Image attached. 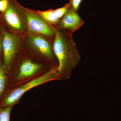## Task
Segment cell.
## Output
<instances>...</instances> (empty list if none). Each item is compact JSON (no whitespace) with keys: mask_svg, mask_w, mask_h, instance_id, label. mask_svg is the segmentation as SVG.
Segmentation results:
<instances>
[{"mask_svg":"<svg viewBox=\"0 0 121 121\" xmlns=\"http://www.w3.org/2000/svg\"><path fill=\"white\" fill-rule=\"evenodd\" d=\"M36 11L46 22L51 25H57L60 21V20L56 16L54 9H49L45 11Z\"/></svg>","mask_w":121,"mask_h":121,"instance_id":"obj_10","label":"cell"},{"mask_svg":"<svg viewBox=\"0 0 121 121\" xmlns=\"http://www.w3.org/2000/svg\"><path fill=\"white\" fill-rule=\"evenodd\" d=\"M2 28L3 66L8 74L15 59L24 49V37Z\"/></svg>","mask_w":121,"mask_h":121,"instance_id":"obj_6","label":"cell"},{"mask_svg":"<svg viewBox=\"0 0 121 121\" xmlns=\"http://www.w3.org/2000/svg\"><path fill=\"white\" fill-rule=\"evenodd\" d=\"M8 88V74L3 66L2 57L0 60V103Z\"/></svg>","mask_w":121,"mask_h":121,"instance_id":"obj_9","label":"cell"},{"mask_svg":"<svg viewBox=\"0 0 121 121\" xmlns=\"http://www.w3.org/2000/svg\"><path fill=\"white\" fill-rule=\"evenodd\" d=\"M2 28L0 26V60L2 57Z\"/></svg>","mask_w":121,"mask_h":121,"instance_id":"obj_15","label":"cell"},{"mask_svg":"<svg viewBox=\"0 0 121 121\" xmlns=\"http://www.w3.org/2000/svg\"><path fill=\"white\" fill-rule=\"evenodd\" d=\"M58 67V65L52 66L41 75L17 86L7 89L0 103V107L17 105L23 95L31 89L51 81L59 80Z\"/></svg>","mask_w":121,"mask_h":121,"instance_id":"obj_3","label":"cell"},{"mask_svg":"<svg viewBox=\"0 0 121 121\" xmlns=\"http://www.w3.org/2000/svg\"><path fill=\"white\" fill-rule=\"evenodd\" d=\"M54 37L43 35L26 36L25 49L37 59L52 65H58L53 50Z\"/></svg>","mask_w":121,"mask_h":121,"instance_id":"obj_4","label":"cell"},{"mask_svg":"<svg viewBox=\"0 0 121 121\" xmlns=\"http://www.w3.org/2000/svg\"><path fill=\"white\" fill-rule=\"evenodd\" d=\"M55 35L53 50L58 64V77L60 80L71 78L73 70L78 65L81 56L73 40L72 34L53 25Z\"/></svg>","mask_w":121,"mask_h":121,"instance_id":"obj_1","label":"cell"},{"mask_svg":"<svg viewBox=\"0 0 121 121\" xmlns=\"http://www.w3.org/2000/svg\"><path fill=\"white\" fill-rule=\"evenodd\" d=\"M71 7V6L70 3L66 4L63 7L55 9V13L58 18L60 20L67 12Z\"/></svg>","mask_w":121,"mask_h":121,"instance_id":"obj_12","label":"cell"},{"mask_svg":"<svg viewBox=\"0 0 121 121\" xmlns=\"http://www.w3.org/2000/svg\"><path fill=\"white\" fill-rule=\"evenodd\" d=\"M8 0H0V12H4L8 5Z\"/></svg>","mask_w":121,"mask_h":121,"instance_id":"obj_14","label":"cell"},{"mask_svg":"<svg viewBox=\"0 0 121 121\" xmlns=\"http://www.w3.org/2000/svg\"><path fill=\"white\" fill-rule=\"evenodd\" d=\"M53 66L37 59L24 48L15 59L8 74V89L41 75Z\"/></svg>","mask_w":121,"mask_h":121,"instance_id":"obj_2","label":"cell"},{"mask_svg":"<svg viewBox=\"0 0 121 121\" xmlns=\"http://www.w3.org/2000/svg\"><path fill=\"white\" fill-rule=\"evenodd\" d=\"M13 107H0V121H10L11 111Z\"/></svg>","mask_w":121,"mask_h":121,"instance_id":"obj_11","label":"cell"},{"mask_svg":"<svg viewBox=\"0 0 121 121\" xmlns=\"http://www.w3.org/2000/svg\"><path fill=\"white\" fill-rule=\"evenodd\" d=\"M84 23V21L80 18L78 12L71 7L56 26L60 29L72 34Z\"/></svg>","mask_w":121,"mask_h":121,"instance_id":"obj_8","label":"cell"},{"mask_svg":"<svg viewBox=\"0 0 121 121\" xmlns=\"http://www.w3.org/2000/svg\"><path fill=\"white\" fill-rule=\"evenodd\" d=\"M82 0H71L70 3L71 7L75 11L78 12V9Z\"/></svg>","mask_w":121,"mask_h":121,"instance_id":"obj_13","label":"cell"},{"mask_svg":"<svg viewBox=\"0 0 121 121\" xmlns=\"http://www.w3.org/2000/svg\"><path fill=\"white\" fill-rule=\"evenodd\" d=\"M8 1L7 9L0 13V26L9 32L25 37L28 22L22 5L17 0Z\"/></svg>","mask_w":121,"mask_h":121,"instance_id":"obj_5","label":"cell"},{"mask_svg":"<svg viewBox=\"0 0 121 121\" xmlns=\"http://www.w3.org/2000/svg\"><path fill=\"white\" fill-rule=\"evenodd\" d=\"M28 22V31L26 36L43 35L54 37L55 32L53 25L48 23L40 16L37 11L22 6Z\"/></svg>","mask_w":121,"mask_h":121,"instance_id":"obj_7","label":"cell"}]
</instances>
